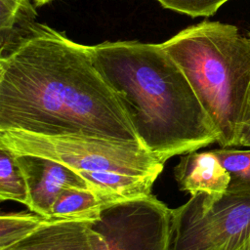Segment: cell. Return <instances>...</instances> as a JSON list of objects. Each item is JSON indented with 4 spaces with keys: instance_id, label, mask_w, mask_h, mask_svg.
I'll return each instance as SVG.
<instances>
[{
    "instance_id": "obj_13",
    "label": "cell",
    "mask_w": 250,
    "mask_h": 250,
    "mask_svg": "<svg viewBox=\"0 0 250 250\" xmlns=\"http://www.w3.org/2000/svg\"><path fill=\"white\" fill-rule=\"evenodd\" d=\"M28 188L16 157L0 147V200L16 201L27 207Z\"/></svg>"
},
{
    "instance_id": "obj_14",
    "label": "cell",
    "mask_w": 250,
    "mask_h": 250,
    "mask_svg": "<svg viewBox=\"0 0 250 250\" xmlns=\"http://www.w3.org/2000/svg\"><path fill=\"white\" fill-rule=\"evenodd\" d=\"M212 150L229 174L228 192L250 194V149L219 147Z\"/></svg>"
},
{
    "instance_id": "obj_9",
    "label": "cell",
    "mask_w": 250,
    "mask_h": 250,
    "mask_svg": "<svg viewBox=\"0 0 250 250\" xmlns=\"http://www.w3.org/2000/svg\"><path fill=\"white\" fill-rule=\"evenodd\" d=\"M91 223L60 220L4 250H97Z\"/></svg>"
},
{
    "instance_id": "obj_16",
    "label": "cell",
    "mask_w": 250,
    "mask_h": 250,
    "mask_svg": "<svg viewBox=\"0 0 250 250\" xmlns=\"http://www.w3.org/2000/svg\"><path fill=\"white\" fill-rule=\"evenodd\" d=\"M51 0H30V2L33 4L34 7H39L42 6L48 2H50Z\"/></svg>"
},
{
    "instance_id": "obj_10",
    "label": "cell",
    "mask_w": 250,
    "mask_h": 250,
    "mask_svg": "<svg viewBox=\"0 0 250 250\" xmlns=\"http://www.w3.org/2000/svg\"><path fill=\"white\" fill-rule=\"evenodd\" d=\"M107 206L104 200L91 188H68L57 198L51 217L76 221H96Z\"/></svg>"
},
{
    "instance_id": "obj_18",
    "label": "cell",
    "mask_w": 250,
    "mask_h": 250,
    "mask_svg": "<svg viewBox=\"0 0 250 250\" xmlns=\"http://www.w3.org/2000/svg\"><path fill=\"white\" fill-rule=\"evenodd\" d=\"M249 40H250V34H249Z\"/></svg>"
},
{
    "instance_id": "obj_8",
    "label": "cell",
    "mask_w": 250,
    "mask_h": 250,
    "mask_svg": "<svg viewBox=\"0 0 250 250\" xmlns=\"http://www.w3.org/2000/svg\"><path fill=\"white\" fill-rule=\"evenodd\" d=\"M173 174L179 188L190 195H223L228 191L230 181L229 172L213 150L182 154Z\"/></svg>"
},
{
    "instance_id": "obj_17",
    "label": "cell",
    "mask_w": 250,
    "mask_h": 250,
    "mask_svg": "<svg viewBox=\"0 0 250 250\" xmlns=\"http://www.w3.org/2000/svg\"><path fill=\"white\" fill-rule=\"evenodd\" d=\"M237 250H250V238L247 240V242H245L240 248H238Z\"/></svg>"
},
{
    "instance_id": "obj_12",
    "label": "cell",
    "mask_w": 250,
    "mask_h": 250,
    "mask_svg": "<svg viewBox=\"0 0 250 250\" xmlns=\"http://www.w3.org/2000/svg\"><path fill=\"white\" fill-rule=\"evenodd\" d=\"M60 220L33 212L2 213L0 216V250L21 241L41 228Z\"/></svg>"
},
{
    "instance_id": "obj_15",
    "label": "cell",
    "mask_w": 250,
    "mask_h": 250,
    "mask_svg": "<svg viewBox=\"0 0 250 250\" xmlns=\"http://www.w3.org/2000/svg\"><path fill=\"white\" fill-rule=\"evenodd\" d=\"M164 8L191 18L210 17L229 0H157Z\"/></svg>"
},
{
    "instance_id": "obj_2",
    "label": "cell",
    "mask_w": 250,
    "mask_h": 250,
    "mask_svg": "<svg viewBox=\"0 0 250 250\" xmlns=\"http://www.w3.org/2000/svg\"><path fill=\"white\" fill-rule=\"evenodd\" d=\"M89 50L140 142L160 161L217 143L212 120L162 44L105 41Z\"/></svg>"
},
{
    "instance_id": "obj_6",
    "label": "cell",
    "mask_w": 250,
    "mask_h": 250,
    "mask_svg": "<svg viewBox=\"0 0 250 250\" xmlns=\"http://www.w3.org/2000/svg\"><path fill=\"white\" fill-rule=\"evenodd\" d=\"M91 228L97 250H169L172 209L150 193L104 209Z\"/></svg>"
},
{
    "instance_id": "obj_3",
    "label": "cell",
    "mask_w": 250,
    "mask_h": 250,
    "mask_svg": "<svg viewBox=\"0 0 250 250\" xmlns=\"http://www.w3.org/2000/svg\"><path fill=\"white\" fill-rule=\"evenodd\" d=\"M218 133L220 147H250V40L232 24L202 21L161 43Z\"/></svg>"
},
{
    "instance_id": "obj_7",
    "label": "cell",
    "mask_w": 250,
    "mask_h": 250,
    "mask_svg": "<svg viewBox=\"0 0 250 250\" xmlns=\"http://www.w3.org/2000/svg\"><path fill=\"white\" fill-rule=\"evenodd\" d=\"M28 188L29 211L51 217L59 195L68 188H90L73 169L58 161L34 155H15Z\"/></svg>"
},
{
    "instance_id": "obj_11",
    "label": "cell",
    "mask_w": 250,
    "mask_h": 250,
    "mask_svg": "<svg viewBox=\"0 0 250 250\" xmlns=\"http://www.w3.org/2000/svg\"><path fill=\"white\" fill-rule=\"evenodd\" d=\"M35 16L30 0H0V54L27 33Z\"/></svg>"
},
{
    "instance_id": "obj_4",
    "label": "cell",
    "mask_w": 250,
    "mask_h": 250,
    "mask_svg": "<svg viewBox=\"0 0 250 250\" xmlns=\"http://www.w3.org/2000/svg\"><path fill=\"white\" fill-rule=\"evenodd\" d=\"M0 147L14 155L49 158L75 171H109L158 178L164 164L140 142L86 135L0 131Z\"/></svg>"
},
{
    "instance_id": "obj_1",
    "label": "cell",
    "mask_w": 250,
    "mask_h": 250,
    "mask_svg": "<svg viewBox=\"0 0 250 250\" xmlns=\"http://www.w3.org/2000/svg\"><path fill=\"white\" fill-rule=\"evenodd\" d=\"M6 130L140 142L89 46L38 22L0 54V131Z\"/></svg>"
},
{
    "instance_id": "obj_5",
    "label": "cell",
    "mask_w": 250,
    "mask_h": 250,
    "mask_svg": "<svg viewBox=\"0 0 250 250\" xmlns=\"http://www.w3.org/2000/svg\"><path fill=\"white\" fill-rule=\"evenodd\" d=\"M250 238V194L196 193L172 209L169 250H237Z\"/></svg>"
}]
</instances>
